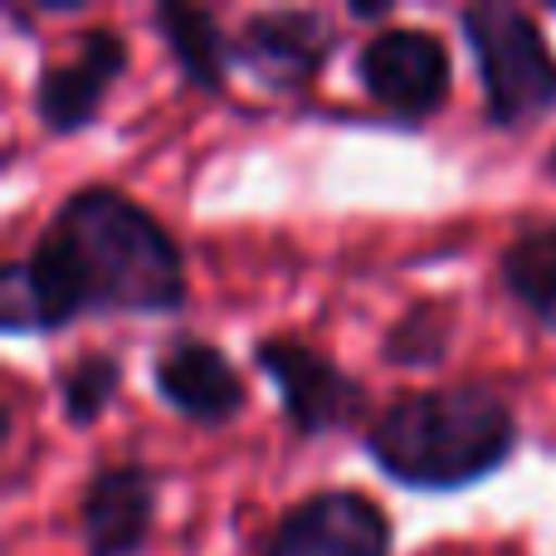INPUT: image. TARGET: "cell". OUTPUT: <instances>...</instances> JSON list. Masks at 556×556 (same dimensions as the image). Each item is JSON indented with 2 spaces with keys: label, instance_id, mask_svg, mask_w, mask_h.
Masks as SVG:
<instances>
[{
  "label": "cell",
  "instance_id": "cell-6",
  "mask_svg": "<svg viewBox=\"0 0 556 556\" xmlns=\"http://www.w3.org/2000/svg\"><path fill=\"white\" fill-rule=\"evenodd\" d=\"M260 366L278 381V391H283L288 420L307 434L352 420L356 405H362V391H356L352 376H342L327 356L307 352V346H298V342H264Z\"/></svg>",
  "mask_w": 556,
  "mask_h": 556
},
{
  "label": "cell",
  "instance_id": "cell-13",
  "mask_svg": "<svg viewBox=\"0 0 556 556\" xmlns=\"http://www.w3.org/2000/svg\"><path fill=\"white\" fill-rule=\"evenodd\" d=\"M117 391V362L113 356H84L64 381V410L74 425H88Z\"/></svg>",
  "mask_w": 556,
  "mask_h": 556
},
{
  "label": "cell",
  "instance_id": "cell-8",
  "mask_svg": "<svg viewBox=\"0 0 556 556\" xmlns=\"http://www.w3.org/2000/svg\"><path fill=\"white\" fill-rule=\"evenodd\" d=\"M156 489L142 469H103L84 493L88 556H132L152 528Z\"/></svg>",
  "mask_w": 556,
  "mask_h": 556
},
{
  "label": "cell",
  "instance_id": "cell-5",
  "mask_svg": "<svg viewBox=\"0 0 556 556\" xmlns=\"http://www.w3.org/2000/svg\"><path fill=\"white\" fill-rule=\"evenodd\" d=\"M391 528L381 508L362 493H317L303 498L283 522L269 532L260 556H386Z\"/></svg>",
  "mask_w": 556,
  "mask_h": 556
},
{
  "label": "cell",
  "instance_id": "cell-3",
  "mask_svg": "<svg viewBox=\"0 0 556 556\" xmlns=\"http://www.w3.org/2000/svg\"><path fill=\"white\" fill-rule=\"evenodd\" d=\"M464 35L479 54L493 123H528L556 103V54L522 10L473 5L464 10Z\"/></svg>",
  "mask_w": 556,
  "mask_h": 556
},
{
  "label": "cell",
  "instance_id": "cell-9",
  "mask_svg": "<svg viewBox=\"0 0 556 556\" xmlns=\"http://www.w3.org/2000/svg\"><path fill=\"white\" fill-rule=\"evenodd\" d=\"M156 391L201 425H225L244 405L240 371L211 342H181L156 362Z\"/></svg>",
  "mask_w": 556,
  "mask_h": 556
},
{
  "label": "cell",
  "instance_id": "cell-10",
  "mask_svg": "<svg viewBox=\"0 0 556 556\" xmlns=\"http://www.w3.org/2000/svg\"><path fill=\"white\" fill-rule=\"evenodd\" d=\"M240 54L260 68L269 84H298L327 54V25L313 10H274L254 15L240 35Z\"/></svg>",
  "mask_w": 556,
  "mask_h": 556
},
{
  "label": "cell",
  "instance_id": "cell-14",
  "mask_svg": "<svg viewBox=\"0 0 556 556\" xmlns=\"http://www.w3.org/2000/svg\"><path fill=\"white\" fill-rule=\"evenodd\" d=\"M552 166H556V156H552Z\"/></svg>",
  "mask_w": 556,
  "mask_h": 556
},
{
  "label": "cell",
  "instance_id": "cell-7",
  "mask_svg": "<svg viewBox=\"0 0 556 556\" xmlns=\"http://www.w3.org/2000/svg\"><path fill=\"white\" fill-rule=\"evenodd\" d=\"M123 64H127L123 35H113V29H88V35L78 39V54L68 59V64L45 68L39 93H35L39 117H45L54 132L84 127L88 117L98 113V103H103L108 84L123 74Z\"/></svg>",
  "mask_w": 556,
  "mask_h": 556
},
{
  "label": "cell",
  "instance_id": "cell-11",
  "mask_svg": "<svg viewBox=\"0 0 556 556\" xmlns=\"http://www.w3.org/2000/svg\"><path fill=\"white\" fill-rule=\"evenodd\" d=\"M156 25H162L166 45L172 54L181 59L186 78L201 88H220V74H225V39L215 29V20L205 10H191V5H162L156 10Z\"/></svg>",
  "mask_w": 556,
  "mask_h": 556
},
{
  "label": "cell",
  "instance_id": "cell-2",
  "mask_svg": "<svg viewBox=\"0 0 556 556\" xmlns=\"http://www.w3.org/2000/svg\"><path fill=\"white\" fill-rule=\"evenodd\" d=\"M371 454L415 489H459L498 469L513 450V410L483 386L415 391L376 420Z\"/></svg>",
  "mask_w": 556,
  "mask_h": 556
},
{
  "label": "cell",
  "instance_id": "cell-4",
  "mask_svg": "<svg viewBox=\"0 0 556 556\" xmlns=\"http://www.w3.org/2000/svg\"><path fill=\"white\" fill-rule=\"evenodd\" d=\"M366 93L401 117H430L450 93V54L425 29H381L356 54Z\"/></svg>",
  "mask_w": 556,
  "mask_h": 556
},
{
  "label": "cell",
  "instance_id": "cell-1",
  "mask_svg": "<svg viewBox=\"0 0 556 556\" xmlns=\"http://www.w3.org/2000/svg\"><path fill=\"white\" fill-rule=\"evenodd\" d=\"M5 327H54L88 307L162 313L186 298L181 254L123 191H78L54 215L35 254L5 269Z\"/></svg>",
  "mask_w": 556,
  "mask_h": 556
},
{
  "label": "cell",
  "instance_id": "cell-12",
  "mask_svg": "<svg viewBox=\"0 0 556 556\" xmlns=\"http://www.w3.org/2000/svg\"><path fill=\"white\" fill-rule=\"evenodd\" d=\"M503 278L522 303L556 332V230H532L503 260Z\"/></svg>",
  "mask_w": 556,
  "mask_h": 556
}]
</instances>
